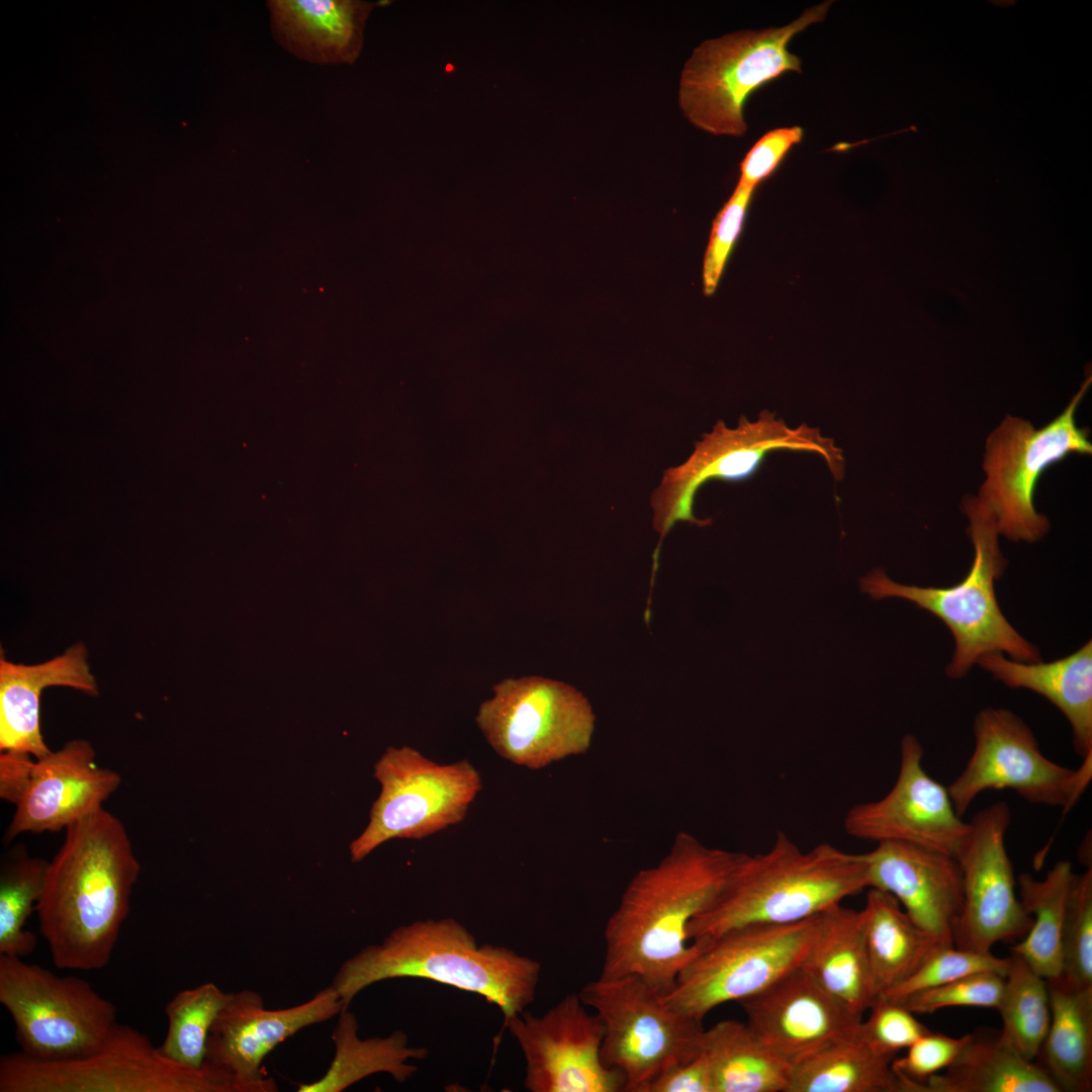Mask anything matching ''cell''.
I'll list each match as a JSON object with an SVG mask.
<instances>
[{"label": "cell", "mask_w": 1092, "mask_h": 1092, "mask_svg": "<svg viewBox=\"0 0 1092 1092\" xmlns=\"http://www.w3.org/2000/svg\"><path fill=\"white\" fill-rule=\"evenodd\" d=\"M1077 988H1092V869L1075 874L1067 906L1062 940V975L1058 979Z\"/></svg>", "instance_id": "8d00e7d4"}, {"label": "cell", "mask_w": 1092, "mask_h": 1092, "mask_svg": "<svg viewBox=\"0 0 1092 1092\" xmlns=\"http://www.w3.org/2000/svg\"><path fill=\"white\" fill-rule=\"evenodd\" d=\"M492 693L480 704L475 722L502 758L536 770L589 750L596 715L573 686L529 675L505 678Z\"/></svg>", "instance_id": "4fadbf2b"}, {"label": "cell", "mask_w": 1092, "mask_h": 1092, "mask_svg": "<svg viewBox=\"0 0 1092 1092\" xmlns=\"http://www.w3.org/2000/svg\"><path fill=\"white\" fill-rule=\"evenodd\" d=\"M1074 876L1071 862L1060 860L1042 880L1018 877V896L1032 924L1011 950L1046 981L1062 975L1063 931Z\"/></svg>", "instance_id": "d6a6232c"}, {"label": "cell", "mask_w": 1092, "mask_h": 1092, "mask_svg": "<svg viewBox=\"0 0 1092 1092\" xmlns=\"http://www.w3.org/2000/svg\"><path fill=\"white\" fill-rule=\"evenodd\" d=\"M95 757L87 740L73 739L59 750L35 758L5 838L11 840L25 832L66 830L103 808L121 778L98 765Z\"/></svg>", "instance_id": "44dd1931"}, {"label": "cell", "mask_w": 1092, "mask_h": 1092, "mask_svg": "<svg viewBox=\"0 0 1092 1092\" xmlns=\"http://www.w3.org/2000/svg\"><path fill=\"white\" fill-rule=\"evenodd\" d=\"M70 687L90 696L97 685L87 662L86 647L75 644L62 655L34 665L0 659V749L41 758L51 752L39 727L43 689Z\"/></svg>", "instance_id": "603a6c76"}, {"label": "cell", "mask_w": 1092, "mask_h": 1092, "mask_svg": "<svg viewBox=\"0 0 1092 1092\" xmlns=\"http://www.w3.org/2000/svg\"><path fill=\"white\" fill-rule=\"evenodd\" d=\"M828 993L862 1016L877 998L862 911L833 905L819 913L801 965Z\"/></svg>", "instance_id": "d4e9b609"}, {"label": "cell", "mask_w": 1092, "mask_h": 1092, "mask_svg": "<svg viewBox=\"0 0 1092 1092\" xmlns=\"http://www.w3.org/2000/svg\"><path fill=\"white\" fill-rule=\"evenodd\" d=\"M738 1003L754 1037L792 1069L825 1046L856 1036L862 1021L802 967Z\"/></svg>", "instance_id": "ffe728a7"}, {"label": "cell", "mask_w": 1092, "mask_h": 1092, "mask_svg": "<svg viewBox=\"0 0 1092 1092\" xmlns=\"http://www.w3.org/2000/svg\"><path fill=\"white\" fill-rule=\"evenodd\" d=\"M977 664L1011 689H1027L1049 700L1071 725L1073 747L1092 758V641L1072 654L1044 663L1021 662L1003 653L981 656Z\"/></svg>", "instance_id": "cb8c5ba5"}, {"label": "cell", "mask_w": 1092, "mask_h": 1092, "mask_svg": "<svg viewBox=\"0 0 1092 1092\" xmlns=\"http://www.w3.org/2000/svg\"><path fill=\"white\" fill-rule=\"evenodd\" d=\"M0 1092H243L235 1078L205 1062L168 1059L136 1028L116 1022L93 1053L41 1061L21 1052L0 1058Z\"/></svg>", "instance_id": "ba28073f"}, {"label": "cell", "mask_w": 1092, "mask_h": 1092, "mask_svg": "<svg viewBox=\"0 0 1092 1092\" xmlns=\"http://www.w3.org/2000/svg\"><path fill=\"white\" fill-rule=\"evenodd\" d=\"M923 754L915 736L902 738L895 784L883 798L847 811L843 826L849 836L876 843L903 842L957 856L969 823L956 811L947 788L924 769Z\"/></svg>", "instance_id": "ac0fdd59"}, {"label": "cell", "mask_w": 1092, "mask_h": 1092, "mask_svg": "<svg viewBox=\"0 0 1092 1092\" xmlns=\"http://www.w3.org/2000/svg\"><path fill=\"white\" fill-rule=\"evenodd\" d=\"M864 889L863 853L827 842L803 851L778 831L768 850L744 854L716 900L691 921L688 937L702 943L746 924L799 922Z\"/></svg>", "instance_id": "277c9868"}, {"label": "cell", "mask_w": 1092, "mask_h": 1092, "mask_svg": "<svg viewBox=\"0 0 1092 1092\" xmlns=\"http://www.w3.org/2000/svg\"><path fill=\"white\" fill-rule=\"evenodd\" d=\"M790 450L814 453L826 463L836 481L844 477L843 451L834 439L824 437L818 428L803 424L790 428L776 414L763 411L754 422L741 416L737 427L728 428L718 421L712 431L695 443L690 457L680 465L663 471L662 479L651 495L652 525L659 534L652 555L650 589L658 568L660 547L665 536L678 522L698 527L711 525V519L694 514L696 494L706 482H737L751 477L772 451Z\"/></svg>", "instance_id": "52a82bcc"}, {"label": "cell", "mask_w": 1092, "mask_h": 1092, "mask_svg": "<svg viewBox=\"0 0 1092 1092\" xmlns=\"http://www.w3.org/2000/svg\"><path fill=\"white\" fill-rule=\"evenodd\" d=\"M801 126L778 127L765 132L749 149L740 163L739 185L755 189L771 176L789 152L802 142Z\"/></svg>", "instance_id": "7bdbcfd3"}, {"label": "cell", "mask_w": 1092, "mask_h": 1092, "mask_svg": "<svg viewBox=\"0 0 1092 1092\" xmlns=\"http://www.w3.org/2000/svg\"><path fill=\"white\" fill-rule=\"evenodd\" d=\"M1008 804L998 801L970 821L956 856L963 877V905L953 945L991 952L998 942L1019 941L1032 924L1016 894V881L1005 845L1010 825Z\"/></svg>", "instance_id": "2e32d148"}, {"label": "cell", "mask_w": 1092, "mask_h": 1092, "mask_svg": "<svg viewBox=\"0 0 1092 1092\" xmlns=\"http://www.w3.org/2000/svg\"><path fill=\"white\" fill-rule=\"evenodd\" d=\"M868 889L891 894L920 927L948 945L963 905L956 857L921 846L885 841L863 853Z\"/></svg>", "instance_id": "7402d4cb"}, {"label": "cell", "mask_w": 1092, "mask_h": 1092, "mask_svg": "<svg viewBox=\"0 0 1092 1092\" xmlns=\"http://www.w3.org/2000/svg\"><path fill=\"white\" fill-rule=\"evenodd\" d=\"M1003 985L1004 976L994 972H981L915 993L897 1002L914 1014H930L958 1006L997 1009Z\"/></svg>", "instance_id": "f35d334b"}, {"label": "cell", "mask_w": 1092, "mask_h": 1092, "mask_svg": "<svg viewBox=\"0 0 1092 1092\" xmlns=\"http://www.w3.org/2000/svg\"><path fill=\"white\" fill-rule=\"evenodd\" d=\"M36 905L39 931L61 970L111 961L141 871L121 821L104 808L66 828Z\"/></svg>", "instance_id": "7a4b0ae2"}, {"label": "cell", "mask_w": 1092, "mask_h": 1092, "mask_svg": "<svg viewBox=\"0 0 1092 1092\" xmlns=\"http://www.w3.org/2000/svg\"><path fill=\"white\" fill-rule=\"evenodd\" d=\"M541 965L511 948L478 944L454 918L417 920L394 928L343 962L332 987L345 1007L375 983L422 978L482 996L496 1005L504 1023L534 1000Z\"/></svg>", "instance_id": "3957f363"}, {"label": "cell", "mask_w": 1092, "mask_h": 1092, "mask_svg": "<svg viewBox=\"0 0 1092 1092\" xmlns=\"http://www.w3.org/2000/svg\"><path fill=\"white\" fill-rule=\"evenodd\" d=\"M861 911L877 997L907 980L940 948L953 946L917 925L887 892L869 888Z\"/></svg>", "instance_id": "4316f807"}, {"label": "cell", "mask_w": 1092, "mask_h": 1092, "mask_svg": "<svg viewBox=\"0 0 1092 1092\" xmlns=\"http://www.w3.org/2000/svg\"><path fill=\"white\" fill-rule=\"evenodd\" d=\"M1052 1018L1039 1050V1065L1061 1091L1092 1090V988L1046 981Z\"/></svg>", "instance_id": "f546056e"}, {"label": "cell", "mask_w": 1092, "mask_h": 1092, "mask_svg": "<svg viewBox=\"0 0 1092 1092\" xmlns=\"http://www.w3.org/2000/svg\"><path fill=\"white\" fill-rule=\"evenodd\" d=\"M918 1092H1062L1038 1063L1021 1056L1000 1035L971 1038L946 1068Z\"/></svg>", "instance_id": "83f0119b"}, {"label": "cell", "mask_w": 1092, "mask_h": 1092, "mask_svg": "<svg viewBox=\"0 0 1092 1092\" xmlns=\"http://www.w3.org/2000/svg\"><path fill=\"white\" fill-rule=\"evenodd\" d=\"M644 1092H715L708 1059L701 1053L690 1062L667 1069L652 1080Z\"/></svg>", "instance_id": "ee69618b"}, {"label": "cell", "mask_w": 1092, "mask_h": 1092, "mask_svg": "<svg viewBox=\"0 0 1092 1092\" xmlns=\"http://www.w3.org/2000/svg\"><path fill=\"white\" fill-rule=\"evenodd\" d=\"M818 915L789 924H746L698 946L678 973L664 1002L703 1021L727 1002L751 997L801 967L813 940Z\"/></svg>", "instance_id": "8fae6325"}, {"label": "cell", "mask_w": 1092, "mask_h": 1092, "mask_svg": "<svg viewBox=\"0 0 1092 1092\" xmlns=\"http://www.w3.org/2000/svg\"><path fill=\"white\" fill-rule=\"evenodd\" d=\"M374 777L381 791L368 825L350 844L354 862L390 839L419 840L459 824L481 790L469 760L438 763L410 746L388 747Z\"/></svg>", "instance_id": "5bb4252c"}, {"label": "cell", "mask_w": 1092, "mask_h": 1092, "mask_svg": "<svg viewBox=\"0 0 1092 1092\" xmlns=\"http://www.w3.org/2000/svg\"><path fill=\"white\" fill-rule=\"evenodd\" d=\"M744 854L678 832L667 853L627 884L604 929L600 977L636 975L668 993L698 951L689 924L716 900Z\"/></svg>", "instance_id": "6da1fadb"}, {"label": "cell", "mask_w": 1092, "mask_h": 1092, "mask_svg": "<svg viewBox=\"0 0 1092 1092\" xmlns=\"http://www.w3.org/2000/svg\"><path fill=\"white\" fill-rule=\"evenodd\" d=\"M869 1009L870 1016L861 1021L858 1035L882 1055L895 1058L899 1051L930 1031L898 1002L877 997Z\"/></svg>", "instance_id": "ab89813d"}, {"label": "cell", "mask_w": 1092, "mask_h": 1092, "mask_svg": "<svg viewBox=\"0 0 1092 1092\" xmlns=\"http://www.w3.org/2000/svg\"><path fill=\"white\" fill-rule=\"evenodd\" d=\"M970 1038L971 1034L951 1037L930 1030L909 1045L904 1057L894 1058L892 1068L903 1080L906 1092H918L929 1077L946 1069Z\"/></svg>", "instance_id": "b9f144b4"}, {"label": "cell", "mask_w": 1092, "mask_h": 1092, "mask_svg": "<svg viewBox=\"0 0 1092 1092\" xmlns=\"http://www.w3.org/2000/svg\"><path fill=\"white\" fill-rule=\"evenodd\" d=\"M343 1008L347 1007L332 986L281 1009L266 1008L256 991L232 993L211 1026L206 1062L232 1075L243 1092L278 1091L276 1082L262 1073L266 1057L288 1037L338 1016Z\"/></svg>", "instance_id": "d6986e66"}, {"label": "cell", "mask_w": 1092, "mask_h": 1092, "mask_svg": "<svg viewBox=\"0 0 1092 1092\" xmlns=\"http://www.w3.org/2000/svg\"><path fill=\"white\" fill-rule=\"evenodd\" d=\"M702 1053L715 1092H786L792 1068L771 1055L745 1022L722 1020L704 1029Z\"/></svg>", "instance_id": "1f68e13d"}, {"label": "cell", "mask_w": 1092, "mask_h": 1092, "mask_svg": "<svg viewBox=\"0 0 1092 1092\" xmlns=\"http://www.w3.org/2000/svg\"><path fill=\"white\" fill-rule=\"evenodd\" d=\"M33 756L27 753L1 751L0 754V796L3 800L16 804L22 795L34 763Z\"/></svg>", "instance_id": "f6af8a7d"}, {"label": "cell", "mask_w": 1092, "mask_h": 1092, "mask_svg": "<svg viewBox=\"0 0 1092 1092\" xmlns=\"http://www.w3.org/2000/svg\"><path fill=\"white\" fill-rule=\"evenodd\" d=\"M0 1003L27 1057L63 1061L87 1056L117 1022L115 1005L84 979L0 954Z\"/></svg>", "instance_id": "7c38bea8"}, {"label": "cell", "mask_w": 1092, "mask_h": 1092, "mask_svg": "<svg viewBox=\"0 0 1092 1092\" xmlns=\"http://www.w3.org/2000/svg\"><path fill=\"white\" fill-rule=\"evenodd\" d=\"M754 190L737 184L713 220L703 266L706 295L713 294L717 288L728 256L742 231Z\"/></svg>", "instance_id": "60d3db41"}, {"label": "cell", "mask_w": 1092, "mask_h": 1092, "mask_svg": "<svg viewBox=\"0 0 1092 1092\" xmlns=\"http://www.w3.org/2000/svg\"><path fill=\"white\" fill-rule=\"evenodd\" d=\"M358 1029L354 1013L343 1008L331 1036L335 1053L328 1070L313 1082L298 1084L297 1092H341L377 1073H387L395 1082L403 1083L417 1072L408 1061L428 1057L426 1048L408 1045L402 1030L361 1038Z\"/></svg>", "instance_id": "f1b7e54d"}, {"label": "cell", "mask_w": 1092, "mask_h": 1092, "mask_svg": "<svg viewBox=\"0 0 1092 1092\" xmlns=\"http://www.w3.org/2000/svg\"><path fill=\"white\" fill-rule=\"evenodd\" d=\"M997 1010L1003 1022L1000 1037L1025 1059L1034 1061L1052 1018L1048 982L1013 952Z\"/></svg>", "instance_id": "836d02e7"}, {"label": "cell", "mask_w": 1092, "mask_h": 1092, "mask_svg": "<svg viewBox=\"0 0 1092 1092\" xmlns=\"http://www.w3.org/2000/svg\"><path fill=\"white\" fill-rule=\"evenodd\" d=\"M893 1060L857 1034L825 1046L793 1068L786 1092H906Z\"/></svg>", "instance_id": "4dcf8cb0"}, {"label": "cell", "mask_w": 1092, "mask_h": 1092, "mask_svg": "<svg viewBox=\"0 0 1092 1092\" xmlns=\"http://www.w3.org/2000/svg\"><path fill=\"white\" fill-rule=\"evenodd\" d=\"M231 996L212 982L178 992L165 1007L168 1029L159 1046L162 1054L177 1064L201 1068L211 1026Z\"/></svg>", "instance_id": "d590c367"}, {"label": "cell", "mask_w": 1092, "mask_h": 1092, "mask_svg": "<svg viewBox=\"0 0 1092 1092\" xmlns=\"http://www.w3.org/2000/svg\"><path fill=\"white\" fill-rule=\"evenodd\" d=\"M526 1063L524 1086L531 1092H620L626 1079L601 1059L604 1024L578 993L564 996L541 1016L529 1011L504 1023Z\"/></svg>", "instance_id": "e0dca14e"}, {"label": "cell", "mask_w": 1092, "mask_h": 1092, "mask_svg": "<svg viewBox=\"0 0 1092 1092\" xmlns=\"http://www.w3.org/2000/svg\"><path fill=\"white\" fill-rule=\"evenodd\" d=\"M1091 382L1087 377L1065 410L1043 427L1007 415L988 436L982 465L986 478L977 497L993 516L999 535L1034 543L1049 532V519L1034 507L1035 487L1050 466L1073 454L1091 455L1089 429L1076 421Z\"/></svg>", "instance_id": "9c48e42d"}, {"label": "cell", "mask_w": 1092, "mask_h": 1092, "mask_svg": "<svg viewBox=\"0 0 1092 1092\" xmlns=\"http://www.w3.org/2000/svg\"><path fill=\"white\" fill-rule=\"evenodd\" d=\"M275 39L307 62L331 65L357 57L368 5L346 0L267 2Z\"/></svg>", "instance_id": "484cf974"}, {"label": "cell", "mask_w": 1092, "mask_h": 1092, "mask_svg": "<svg viewBox=\"0 0 1092 1092\" xmlns=\"http://www.w3.org/2000/svg\"><path fill=\"white\" fill-rule=\"evenodd\" d=\"M832 3L816 4L784 26L739 30L700 43L680 72L678 104L685 117L710 134L744 135L749 96L785 73L802 72L789 43L823 21Z\"/></svg>", "instance_id": "8992f818"}, {"label": "cell", "mask_w": 1092, "mask_h": 1092, "mask_svg": "<svg viewBox=\"0 0 1092 1092\" xmlns=\"http://www.w3.org/2000/svg\"><path fill=\"white\" fill-rule=\"evenodd\" d=\"M1008 966L1009 957L998 958L992 952L965 950L954 945L945 946L928 958L903 983L878 997L897 1002L915 993L981 972H994L1005 977Z\"/></svg>", "instance_id": "74e56055"}, {"label": "cell", "mask_w": 1092, "mask_h": 1092, "mask_svg": "<svg viewBox=\"0 0 1092 1092\" xmlns=\"http://www.w3.org/2000/svg\"><path fill=\"white\" fill-rule=\"evenodd\" d=\"M49 861L17 850L0 869V954L24 958L37 939L25 923L42 894Z\"/></svg>", "instance_id": "e575fe53"}, {"label": "cell", "mask_w": 1092, "mask_h": 1092, "mask_svg": "<svg viewBox=\"0 0 1092 1092\" xmlns=\"http://www.w3.org/2000/svg\"><path fill=\"white\" fill-rule=\"evenodd\" d=\"M578 995L604 1024L601 1059L623 1073L625 1092H644L658 1075L702 1053V1022L669 1007L640 976L599 977Z\"/></svg>", "instance_id": "30bf717a"}, {"label": "cell", "mask_w": 1092, "mask_h": 1092, "mask_svg": "<svg viewBox=\"0 0 1092 1092\" xmlns=\"http://www.w3.org/2000/svg\"><path fill=\"white\" fill-rule=\"evenodd\" d=\"M962 509L969 520L968 533L974 558L968 574L948 587L904 585L874 568L860 578L862 593L874 600L901 598L939 618L954 639V651L946 667L951 678L965 676L978 659L991 652L1006 653L1021 662L1041 661L1039 650L1022 637L1002 613L995 581L1007 561L999 545L993 516L977 496L968 495Z\"/></svg>", "instance_id": "5b68a950"}, {"label": "cell", "mask_w": 1092, "mask_h": 1092, "mask_svg": "<svg viewBox=\"0 0 1092 1092\" xmlns=\"http://www.w3.org/2000/svg\"><path fill=\"white\" fill-rule=\"evenodd\" d=\"M974 749L947 787L959 815L988 790L1008 789L1030 804L1073 808L1089 785L1092 758L1077 769L1061 765L1040 750L1031 729L1013 712L985 708L974 720Z\"/></svg>", "instance_id": "9a60e30c"}]
</instances>
